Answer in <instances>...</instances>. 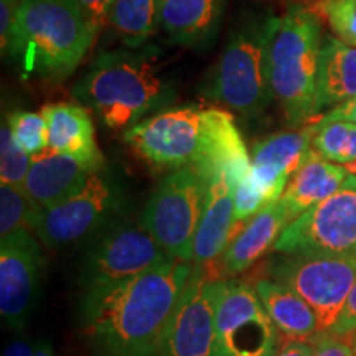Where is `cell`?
I'll return each instance as SVG.
<instances>
[{"label": "cell", "mask_w": 356, "mask_h": 356, "mask_svg": "<svg viewBox=\"0 0 356 356\" xmlns=\"http://www.w3.org/2000/svg\"><path fill=\"white\" fill-rule=\"evenodd\" d=\"M195 264L168 257L144 274L84 291L81 330L97 356H157Z\"/></svg>", "instance_id": "1"}, {"label": "cell", "mask_w": 356, "mask_h": 356, "mask_svg": "<svg viewBox=\"0 0 356 356\" xmlns=\"http://www.w3.org/2000/svg\"><path fill=\"white\" fill-rule=\"evenodd\" d=\"M152 51L102 53L74 86V97L108 127H132L173 99V89Z\"/></svg>", "instance_id": "2"}, {"label": "cell", "mask_w": 356, "mask_h": 356, "mask_svg": "<svg viewBox=\"0 0 356 356\" xmlns=\"http://www.w3.org/2000/svg\"><path fill=\"white\" fill-rule=\"evenodd\" d=\"M96 40L76 0H24L3 55L20 61L26 74L66 79Z\"/></svg>", "instance_id": "3"}, {"label": "cell", "mask_w": 356, "mask_h": 356, "mask_svg": "<svg viewBox=\"0 0 356 356\" xmlns=\"http://www.w3.org/2000/svg\"><path fill=\"white\" fill-rule=\"evenodd\" d=\"M322 42V24L314 10L291 6L275 19L267 48V70L274 99L293 127L315 119Z\"/></svg>", "instance_id": "4"}, {"label": "cell", "mask_w": 356, "mask_h": 356, "mask_svg": "<svg viewBox=\"0 0 356 356\" xmlns=\"http://www.w3.org/2000/svg\"><path fill=\"white\" fill-rule=\"evenodd\" d=\"M275 19L273 13H251L231 35L203 95L236 113L254 118L274 99L267 70V48Z\"/></svg>", "instance_id": "5"}, {"label": "cell", "mask_w": 356, "mask_h": 356, "mask_svg": "<svg viewBox=\"0 0 356 356\" xmlns=\"http://www.w3.org/2000/svg\"><path fill=\"white\" fill-rule=\"evenodd\" d=\"M229 115L216 108L168 109L126 129L124 140L152 167H195L204 172Z\"/></svg>", "instance_id": "6"}, {"label": "cell", "mask_w": 356, "mask_h": 356, "mask_svg": "<svg viewBox=\"0 0 356 356\" xmlns=\"http://www.w3.org/2000/svg\"><path fill=\"white\" fill-rule=\"evenodd\" d=\"M207 195L208 180L195 167L168 173L150 195L142 225L170 257L191 262Z\"/></svg>", "instance_id": "7"}, {"label": "cell", "mask_w": 356, "mask_h": 356, "mask_svg": "<svg viewBox=\"0 0 356 356\" xmlns=\"http://www.w3.org/2000/svg\"><path fill=\"white\" fill-rule=\"evenodd\" d=\"M315 129L277 132L257 142L251 155V170L234 188L236 221L251 220L269 203L282 198L293 173L314 150Z\"/></svg>", "instance_id": "8"}, {"label": "cell", "mask_w": 356, "mask_h": 356, "mask_svg": "<svg viewBox=\"0 0 356 356\" xmlns=\"http://www.w3.org/2000/svg\"><path fill=\"white\" fill-rule=\"evenodd\" d=\"M269 274L314 309L320 332L327 333L356 284V256L286 254L270 261Z\"/></svg>", "instance_id": "9"}, {"label": "cell", "mask_w": 356, "mask_h": 356, "mask_svg": "<svg viewBox=\"0 0 356 356\" xmlns=\"http://www.w3.org/2000/svg\"><path fill=\"white\" fill-rule=\"evenodd\" d=\"M274 249L282 254L356 256V175L289 222Z\"/></svg>", "instance_id": "10"}, {"label": "cell", "mask_w": 356, "mask_h": 356, "mask_svg": "<svg viewBox=\"0 0 356 356\" xmlns=\"http://www.w3.org/2000/svg\"><path fill=\"white\" fill-rule=\"evenodd\" d=\"M210 266L195 264L157 356H220L216 317L228 279H221Z\"/></svg>", "instance_id": "11"}, {"label": "cell", "mask_w": 356, "mask_h": 356, "mask_svg": "<svg viewBox=\"0 0 356 356\" xmlns=\"http://www.w3.org/2000/svg\"><path fill=\"white\" fill-rule=\"evenodd\" d=\"M218 355L274 356L280 335L257 296L254 286L239 279L226 280L216 317Z\"/></svg>", "instance_id": "12"}, {"label": "cell", "mask_w": 356, "mask_h": 356, "mask_svg": "<svg viewBox=\"0 0 356 356\" xmlns=\"http://www.w3.org/2000/svg\"><path fill=\"white\" fill-rule=\"evenodd\" d=\"M168 256L144 225H119L91 249L83 266L84 291L102 289L144 274Z\"/></svg>", "instance_id": "13"}, {"label": "cell", "mask_w": 356, "mask_h": 356, "mask_svg": "<svg viewBox=\"0 0 356 356\" xmlns=\"http://www.w3.org/2000/svg\"><path fill=\"white\" fill-rule=\"evenodd\" d=\"M118 204V195L104 170L95 172L76 193L43 208L35 233L48 246L76 243L106 221Z\"/></svg>", "instance_id": "14"}, {"label": "cell", "mask_w": 356, "mask_h": 356, "mask_svg": "<svg viewBox=\"0 0 356 356\" xmlns=\"http://www.w3.org/2000/svg\"><path fill=\"white\" fill-rule=\"evenodd\" d=\"M42 267L43 254L32 229L0 238V315L8 327L25 325Z\"/></svg>", "instance_id": "15"}, {"label": "cell", "mask_w": 356, "mask_h": 356, "mask_svg": "<svg viewBox=\"0 0 356 356\" xmlns=\"http://www.w3.org/2000/svg\"><path fill=\"white\" fill-rule=\"evenodd\" d=\"M234 216V185L229 173L218 170L208 180V195L193 241V264H211L225 254L226 248L238 233Z\"/></svg>", "instance_id": "16"}, {"label": "cell", "mask_w": 356, "mask_h": 356, "mask_svg": "<svg viewBox=\"0 0 356 356\" xmlns=\"http://www.w3.org/2000/svg\"><path fill=\"white\" fill-rule=\"evenodd\" d=\"M48 124L50 150L68 155L92 168L104 170V157L96 142V129L88 108L73 102H55L42 109Z\"/></svg>", "instance_id": "17"}, {"label": "cell", "mask_w": 356, "mask_h": 356, "mask_svg": "<svg viewBox=\"0 0 356 356\" xmlns=\"http://www.w3.org/2000/svg\"><path fill=\"white\" fill-rule=\"evenodd\" d=\"M289 222V213L282 198L256 213L236 233L221 256V267L225 273L228 275L241 274L254 266L270 248L275 246Z\"/></svg>", "instance_id": "18"}, {"label": "cell", "mask_w": 356, "mask_h": 356, "mask_svg": "<svg viewBox=\"0 0 356 356\" xmlns=\"http://www.w3.org/2000/svg\"><path fill=\"white\" fill-rule=\"evenodd\" d=\"M92 173L95 170L79 160L48 149L32 157L24 190L40 208H50L76 193Z\"/></svg>", "instance_id": "19"}, {"label": "cell", "mask_w": 356, "mask_h": 356, "mask_svg": "<svg viewBox=\"0 0 356 356\" xmlns=\"http://www.w3.org/2000/svg\"><path fill=\"white\" fill-rule=\"evenodd\" d=\"M226 0H160V26L173 42L204 47L216 37Z\"/></svg>", "instance_id": "20"}, {"label": "cell", "mask_w": 356, "mask_h": 356, "mask_svg": "<svg viewBox=\"0 0 356 356\" xmlns=\"http://www.w3.org/2000/svg\"><path fill=\"white\" fill-rule=\"evenodd\" d=\"M356 96V48L325 35L320 50L315 119Z\"/></svg>", "instance_id": "21"}, {"label": "cell", "mask_w": 356, "mask_h": 356, "mask_svg": "<svg viewBox=\"0 0 356 356\" xmlns=\"http://www.w3.org/2000/svg\"><path fill=\"white\" fill-rule=\"evenodd\" d=\"M254 289L280 338L314 341L322 333L314 309L292 289L274 279H259Z\"/></svg>", "instance_id": "22"}, {"label": "cell", "mask_w": 356, "mask_h": 356, "mask_svg": "<svg viewBox=\"0 0 356 356\" xmlns=\"http://www.w3.org/2000/svg\"><path fill=\"white\" fill-rule=\"evenodd\" d=\"M350 172L345 165L328 162L312 150L309 159L293 173L282 195V202L289 213V221L299 218L302 213L323 202L340 188Z\"/></svg>", "instance_id": "23"}, {"label": "cell", "mask_w": 356, "mask_h": 356, "mask_svg": "<svg viewBox=\"0 0 356 356\" xmlns=\"http://www.w3.org/2000/svg\"><path fill=\"white\" fill-rule=\"evenodd\" d=\"M108 25L129 48H139L160 26V0H115Z\"/></svg>", "instance_id": "24"}, {"label": "cell", "mask_w": 356, "mask_h": 356, "mask_svg": "<svg viewBox=\"0 0 356 356\" xmlns=\"http://www.w3.org/2000/svg\"><path fill=\"white\" fill-rule=\"evenodd\" d=\"M42 210L26 195L24 186L0 184V238L24 228L35 231Z\"/></svg>", "instance_id": "25"}, {"label": "cell", "mask_w": 356, "mask_h": 356, "mask_svg": "<svg viewBox=\"0 0 356 356\" xmlns=\"http://www.w3.org/2000/svg\"><path fill=\"white\" fill-rule=\"evenodd\" d=\"M312 147L320 157L338 165L356 162V124L337 121L315 129Z\"/></svg>", "instance_id": "26"}, {"label": "cell", "mask_w": 356, "mask_h": 356, "mask_svg": "<svg viewBox=\"0 0 356 356\" xmlns=\"http://www.w3.org/2000/svg\"><path fill=\"white\" fill-rule=\"evenodd\" d=\"M7 124L10 127L13 139L30 157H37L50 149L48 124L42 111L40 113L15 111L7 118Z\"/></svg>", "instance_id": "27"}, {"label": "cell", "mask_w": 356, "mask_h": 356, "mask_svg": "<svg viewBox=\"0 0 356 356\" xmlns=\"http://www.w3.org/2000/svg\"><path fill=\"white\" fill-rule=\"evenodd\" d=\"M30 165L32 157L20 149L13 139L7 119H3L0 127V184L24 186Z\"/></svg>", "instance_id": "28"}, {"label": "cell", "mask_w": 356, "mask_h": 356, "mask_svg": "<svg viewBox=\"0 0 356 356\" xmlns=\"http://www.w3.org/2000/svg\"><path fill=\"white\" fill-rule=\"evenodd\" d=\"M314 12L340 42L356 48V0H317Z\"/></svg>", "instance_id": "29"}, {"label": "cell", "mask_w": 356, "mask_h": 356, "mask_svg": "<svg viewBox=\"0 0 356 356\" xmlns=\"http://www.w3.org/2000/svg\"><path fill=\"white\" fill-rule=\"evenodd\" d=\"M76 2L81 7L89 26L97 37V33L104 29V25H108L109 10L113 8L115 0H76Z\"/></svg>", "instance_id": "30"}, {"label": "cell", "mask_w": 356, "mask_h": 356, "mask_svg": "<svg viewBox=\"0 0 356 356\" xmlns=\"http://www.w3.org/2000/svg\"><path fill=\"white\" fill-rule=\"evenodd\" d=\"M312 345H314L312 356H355L346 338L333 337L330 333H320L312 341Z\"/></svg>", "instance_id": "31"}, {"label": "cell", "mask_w": 356, "mask_h": 356, "mask_svg": "<svg viewBox=\"0 0 356 356\" xmlns=\"http://www.w3.org/2000/svg\"><path fill=\"white\" fill-rule=\"evenodd\" d=\"M356 330V284L351 289L348 299L345 302L343 310H341L340 317L327 333L338 338H348L351 333Z\"/></svg>", "instance_id": "32"}, {"label": "cell", "mask_w": 356, "mask_h": 356, "mask_svg": "<svg viewBox=\"0 0 356 356\" xmlns=\"http://www.w3.org/2000/svg\"><path fill=\"white\" fill-rule=\"evenodd\" d=\"M337 121H348V122L356 124V96L343 102V104L337 106V108H333L330 111H327V113H323L322 115H318L317 119L310 121L307 126L318 129L325 126V124L337 122Z\"/></svg>", "instance_id": "33"}, {"label": "cell", "mask_w": 356, "mask_h": 356, "mask_svg": "<svg viewBox=\"0 0 356 356\" xmlns=\"http://www.w3.org/2000/svg\"><path fill=\"white\" fill-rule=\"evenodd\" d=\"M17 6L10 0H0V47L2 53L6 51L8 42H10L13 25H15Z\"/></svg>", "instance_id": "34"}, {"label": "cell", "mask_w": 356, "mask_h": 356, "mask_svg": "<svg viewBox=\"0 0 356 356\" xmlns=\"http://www.w3.org/2000/svg\"><path fill=\"white\" fill-rule=\"evenodd\" d=\"M312 351H314L312 341L292 340L280 345L274 356H312Z\"/></svg>", "instance_id": "35"}, {"label": "cell", "mask_w": 356, "mask_h": 356, "mask_svg": "<svg viewBox=\"0 0 356 356\" xmlns=\"http://www.w3.org/2000/svg\"><path fill=\"white\" fill-rule=\"evenodd\" d=\"M3 356H35V350L25 340H15L7 346Z\"/></svg>", "instance_id": "36"}, {"label": "cell", "mask_w": 356, "mask_h": 356, "mask_svg": "<svg viewBox=\"0 0 356 356\" xmlns=\"http://www.w3.org/2000/svg\"><path fill=\"white\" fill-rule=\"evenodd\" d=\"M35 356H55L53 353L51 345L48 341H40V343L35 346Z\"/></svg>", "instance_id": "37"}, {"label": "cell", "mask_w": 356, "mask_h": 356, "mask_svg": "<svg viewBox=\"0 0 356 356\" xmlns=\"http://www.w3.org/2000/svg\"><path fill=\"white\" fill-rule=\"evenodd\" d=\"M346 340L350 341V345H351V350H353V353H355V356H356V330L351 333V335L346 338Z\"/></svg>", "instance_id": "38"}, {"label": "cell", "mask_w": 356, "mask_h": 356, "mask_svg": "<svg viewBox=\"0 0 356 356\" xmlns=\"http://www.w3.org/2000/svg\"><path fill=\"white\" fill-rule=\"evenodd\" d=\"M346 170H348L350 173H353V175H356V162L355 163H350V165H345Z\"/></svg>", "instance_id": "39"}, {"label": "cell", "mask_w": 356, "mask_h": 356, "mask_svg": "<svg viewBox=\"0 0 356 356\" xmlns=\"http://www.w3.org/2000/svg\"><path fill=\"white\" fill-rule=\"evenodd\" d=\"M10 2H12V3H15V6H20V3L24 2V0H10Z\"/></svg>", "instance_id": "40"}]
</instances>
